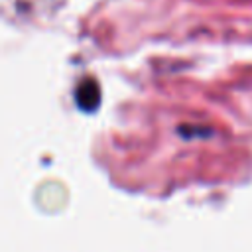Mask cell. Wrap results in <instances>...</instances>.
<instances>
[{
    "label": "cell",
    "instance_id": "6da1fadb",
    "mask_svg": "<svg viewBox=\"0 0 252 252\" xmlns=\"http://www.w3.org/2000/svg\"><path fill=\"white\" fill-rule=\"evenodd\" d=\"M98 98H100V93L94 81H83L81 87L77 89V104L83 110H94L98 106Z\"/></svg>",
    "mask_w": 252,
    "mask_h": 252
}]
</instances>
